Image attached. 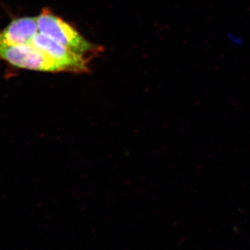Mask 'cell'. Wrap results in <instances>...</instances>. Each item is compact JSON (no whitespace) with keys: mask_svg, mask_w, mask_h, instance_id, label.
<instances>
[{"mask_svg":"<svg viewBox=\"0 0 250 250\" xmlns=\"http://www.w3.org/2000/svg\"><path fill=\"white\" fill-rule=\"evenodd\" d=\"M39 33L77 53L94 56L101 52L100 46L93 45L85 40L75 28L55 16L48 9H44L37 17Z\"/></svg>","mask_w":250,"mask_h":250,"instance_id":"obj_1","label":"cell"},{"mask_svg":"<svg viewBox=\"0 0 250 250\" xmlns=\"http://www.w3.org/2000/svg\"><path fill=\"white\" fill-rule=\"evenodd\" d=\"M0 59L20 68L41 72H61L55 60L32 43L0 45Z\"/></svg>","mask_w":250,"mask_h":250,"instance_id":"obj_2","label":"cell"},{"mask_svg":"<svg viewBox=\"0 0 250 250\" xmlns=\"http://www.w3.org/2000/svg\"><path fill=\"white\" fill-rule=\"evenodd\" d=\"M31 43L49 54L60 67L61 72H88V59L39 33Z\"/></svg>","mask_w":250,"mask_h":250,"instance_id":"obj_3","label":"cell"},{"mask_svg":"<svg viewBox=\"0 0 250 250\" xmlns=\"http://www.w3.org/2000/svg\"><path fill=\"white\" fill-rule=\"evenodd\" d=\"M39 33L37 18H18L0 32V45L30 44Z\"/></svg>","mask_w":250,"mask_h":250,"instance_id":"obj_4","label":"cell"},{"mask_svg":"<svg viewBox=\"0 0 250 250\" xmlns=\"http://www.w3.org/2000/svg\"><path fill=\"white\" fill-rule=\"evenodd\" d=\"M228 39L232 45L237 46V47H241L245 43V40L243 36L240 34H237L236 33H229Z\"/></svg>","mask_w":250,"mask_h":250,"instance_id":"obj_5","label":"cell"}]
</instances>
